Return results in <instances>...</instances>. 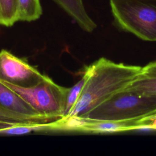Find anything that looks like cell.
<instances>
[{
	"mask_svg": "<svg viewBox=\"0 0 156 156\" xmlns=\"http://www.w3.org/2000/svg\"><path fill=\"white\" fill-rule=\"evenodd\" d=\"M114 23L147 41H156V0H110Z\"/></svg>",
	"mask_w": 156,
	"mask_h": 156,
	"instance_id": "cell-3",
	"label": "cell"
},
{
	"mask_svg": "<svg viewBox=\"0 0 156 156\" xmlns=\"http://www.w3.org/2000/svg\"><path fill=\"white\" fill-rule=\"evenodd\" d=\"M41 74L24 58L6 49L0 51V80L21 87H30L43 80Z\"/></svg>",
	"mask_w": 156,
	"mask_h": 156,
	"instance_id": "cell-5",
	"label": "cell"
},
{
	"mask_svg": "<svg viewBox=\"0 0 156 156\" xmlns=\"http://www.w3.org/2000/svg\"><path fill=\"white\" fill-rule=\"evenodd\" d=\"M19 21L18 0H0V25L12 26Z\"/></svg>",
	"mask_w": 156,
	"mask_h": 156,
	"instance_id": "cell-11",
	"label": "cell"
},
{
	"mask_svg": "<svg viewBox=\"0 0 156 156\" xmlns=\"http://www.w3.org/2000/svg\"><path fill=\"white\" fill-rule=\"evenodd\" d=\"M0 106L7 110L20 115L48 117L39 115L18 93L1 80H0Z\"/></svg>",
	"mask_w": 156,
	"mask_h": 156,
	"instance_id": "cell-6",
	"label": "cell"
},
{
	"mask_svg": "<svg viewBox=\"0 0 156 156\" xmlns=\"http://www.w3.org/2000/svg\"><path fill=\"white\" fill-rule=\"evenodd\" d=\"M52 122L15 124L10 127L0 129V135H23L34 132L51 131Z\"/></svg>",
	"mask_w": 156,
	"mask_h": 156,
	"instance_id": "cell-12",
	"label": "cell"
},
{
	"mask_svg": "<svg viewBox=\"0 0 156 156\" xmlns=\"http://www.w3.org/2000/svg\"><path fill=\"white\" fill-rule=\"evenodd\" d=\"M4 83L18 93L39 115L57 119L63 117L68 88L57 84L48 76L30 87Z\"/></svg>",
	"mask_w": 156,
	"mask_h": 156,
	"instance_id": "cell-4",
	"label": "cell"
},
{
	"mask_svg": "<svg viewBox=\"0 0 156 156\" xmlns=\"http://www.w3.org/2000/svg\"><path fill=\"white\" fill-rule=\"evenodd\" d=\"M156 117V97L124 88L113 94L84 117L90 120L125 121Z\"/></svg>",
	"mask_w": 156,
	"mask_h": 156,
	"instance_id": "cell-2",
	"label": "cell"
},
{
	"mask_svg": "<svg viewBox=\"0 0 156 156\" xmlns=\"http://www.w3.org/2000/svg\"><path fill=\"white\" fill-rule=\"evenodd\" d=\"M19 21L31 22L40 18L43 10L40 0H18Z\"/></svg>",
	"mask_w": 156,
	"mask_h": 156,
	"instance_id": "cell-10",
	"label": "cell"
},
{
	"mask_svg": "<svg viewBox=\"0 0 156 156\" xmlns=\"http://www.w3.org/2000/svg\"><path fill=\"white\" fill-rule=\"evenodd\" d=\"M87 66L88 79L68 116L84 117L113 94L127 87L142 70L141 66L116 63L105 57Z\"/></svg>",
	"mask_w": 156,
	"mask_h": 156,
	"instance_id": "cell-1",
	"label": "cell"
},
{
	"mask_svg": "<svg viewBox=\"0 0 156 156\" xmlns=\"http://www.w3.org/2000/svg\"><path fill=\"white\" fill-rule=\"evenodd\" d=\"M85 119L80 132L108 133L137 130L142 126L140 119L125 121H98Z\"/></svg>",
	"mask_w": 156,
	"mask_h": 156,
	"instance_id": "cell-7",
	"label": "cell"
},
{
	"mask_svg": "<svg viewBox=\"0 0 156 156\" xmlns=\"http://www.w3.org/2000/svg\"><path fill=\"white\" fill-rule=\"evenodd\" d=\"M88 76L89 71L88 66H86L83 69L81 79L72 87L68 88L66 96L65 106L63 118L69 116L71 111L79 98L81 92L88 79Z\"/></svg>",
	"mask_w": 156,
	"mask_h": 156,
	"instance_id": "cell-9",
	"label": "cell"
},
{
	"mask_svg": "<svg viewBox=\"0 0 156 156\" xmlns=\"http://www.w3.org/2000/svg\"><path fill=\"white\" fill-rule=\"evenodd\" d=\"M54 121L49 117H31L20 115L7 110L0 106V122L13 124L45 123Z\"/></svg>",
	"mask_w": 156,
	"mask_h": 156,
	"instance_id": "cell-14",
	"label": "cell"
},
{
	"mask_svg": "<svg viewBox=\"0 0 156 156\" xmlns=\"http://www.w3.org/2000/svg\"><path fill=\"white\" fill-rule=\"evenodd\" d=\"M15 124H13V123H10V122H0V129H4L6 127H10L12 126H13Z\"/></svg>",
	"mask_w": 156,
	"mask_h": 156,
	"instance_id": "cell-16",
	"label": "cell"
},
{
	"mask_svg": "<svg viewBox=\"0 0 156 156\" xmlns=\"http://www.w3.org/2000/svg\"><path fill=\"white\" fill-rule=\"evenodd\" d=\"M79 26L87 32H92L96 27V23L88 14L83 0H53Z\"/></svg>",
	"mask_w": 156,
	"mask_h": 156,
	"instance_id": "cell-8",
	"label": "cell"
},
{
	"mask_svg": "<svg viewBox=\"0 0 156 156\" xmlns=\"http://www.w3.org/2000/svg\"><path fill=\"white\" fill-rule=\"evenodd\" d=\"M126 88L142 94L156 97V76L140 74Z\"/></svg>",
	"mask_w": 156,
	"mask_h": 156,
	"instance_id": "cell-13",
	"label": "cell"
},
{
	"mask_svg": "<svg viewBox=\"0 0 156 156\" xmlns=\"http://www.w3.org/2000/svg\"><path fill=\"white\" fill-rule=\"evenodd\" d=\"M140 74L147 76H156V60L151 62L142 67Z\"/></svg>",
	"mask_w": 156,
	"mask_h": 156,
	"instance_id": "cell-15",
	"label": "cell"
}]
</instances>
